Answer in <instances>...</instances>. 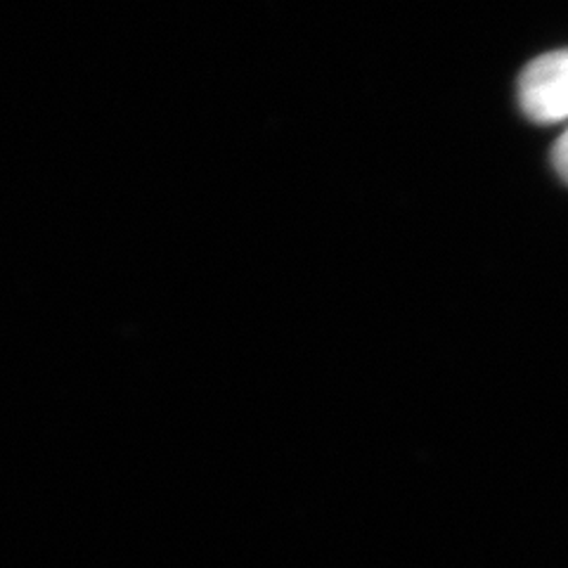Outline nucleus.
<instances>
[{"mask_svg":"<svg viewBox=\"0 0 568 568\" xmlns=\"http://www.w3.org/2000/svg\"><path fill=\"white\" fill-rule=\"evenodd\" d=\"M519 104L538 123L568 119V48L545 52L526 64L519 77Z\"/></svg>","mask_w":568,"mask_h":568,"instance_id":"f257e3e1","label":"nucleus"},{"mask_svg":"<svg viewBox=\"0 0 568 568\" xmlns=\"http://www.w3.org/2000/svg\"><path fill=\"white\" fill-rule=\"evenodd\" d=\"M552 164L557 173L561 175V181L568 183V129L561 133V138L555 142L552 150Z\"/></svg>","mask_w":568,"mask_h":568,"instance_id":"f03ea898","label":"nucleus"}]
</instances>
